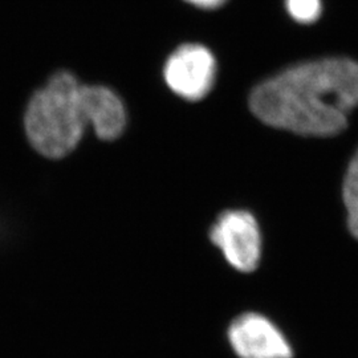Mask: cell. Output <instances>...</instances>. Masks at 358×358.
I'll return each mask as SVG.
<instances>
[{
	"label": "cell",
	"instance_id": "cell-1",
	"mask_svg": "<svg viewBox=\"0 0 358 358\" xmlns=\"http://www.w3.org/2000/svg\"><path fill=\"white\" fill-rule=\"evenodd\" d=\"M358 106V63L327 57L287 68L257 85L252 113L264 124L301 136L331 137Z\"/></svg>",
	"mask_w": 358,
	"mask_h": 358
},
{
	"label": "cell",
	"instance_id": "cell-2",
	"mask_svg": "<svg viewBox=\"0 0 358 358\" xmlns=\"http://www.w3.org/2000/svg\"><path fill=\"white\" fill-rule=\"evenodd\" d=\"M81 84L59 72L27 105L24 130L32 149L47 159H63L76 150L88 124L80 103Z\"/></svg>",
	"mask_w": 358,
	"mask_h": 358
},
{
	"label": "cell",
	"instance_id": "cell-3",
	"mask_svg": "<svg viewBox=\"0 0 358 358\" xmlns=\"http://www.w3.org/2000/svg\"><path fill=\"white\" fill-rule=\"evenodd\" d=\"M210 238L231 267L241 272H252L259 266L262 232L251 213L244 210L222 213L211 227Z\"/></svg>",
	"mask_w": 358,
	"mask_h": 358
},
{
	"label": "cell",
	"instance_id": "cell-4",
	"mask_svg": "<svg viewBox=\"0 0 358 358\" xmlns=\"http://www.w3.org/2000/svg\"><path fill=\"white\" fill-rule=\"evenodd\" d=\"M164 77L177 96L187 101H199L214 88L217 62L203 45L183 44L169 56Z\"/></svg>",
	"mask_w": 358,
	"mask_h": 358
},
{
	"label": "cell",
	"instance_id": "cell-5",
	"mask_svg": "<svg viewBox=\"0 0 358 358\" xmlns=\"http://www.w3.org/2000/svg\"><path fill=\"white\" fill-rule=\"evenodd\" d=\"M229 341L239 358L294 357V349L282 331L259 313H244L232 321Z\"/></svg>",
	"mask_w": 358,
	"mask_h": 358
},
{
	"label": "cell",
	"instance_id": "cell-6",
	"mask_svg": "<svg viewBox=\"0 0 358 358\" xmlns=\"http://www.w3.org/2000/svg\"><path fill=\"white\" fill-rule=\"evenodd\" d=\"M80 103L88 127L103 141H115L127 128L128 115L122 100L101 85H81Z\"/></svg>",
	"mask_w": 358,
	"mask_h": 358
},
{
	"label": "cell",
	"instance_id": "cell-7",
	"mask_svg": "<svg viewBox=\"0 0 358 358\" xmlns=\"http://www.w3.org/2000/svg\"><path fill=\"white\" fill-rule=\"evenodd\" d=\"M343 196L348 215V227L350 234L358 239V150L346 170Z\"/></svg>",
	"mask_w": 358,
	"mask_h": 358
},
{
	"label": "cell",
	"instance_id": "cell-8",
	"mask_svg": "<svg viewBox=\"0 0 358 358\" xmlns=\"http://www.w3.org/2000/svg\"><path fill=\"white\" fill-rule=\"evenodd\" d=\"M287 11L297 23L310 24L320 17L321 0H285Z\"/></svg>",
	"mask_w": 358,
	"mask_h": 358
},
{
	"label": "cell",
	"instance_id": "cell-9",
	"mask_svg": "<svg viewBox=\"0 0 358 358\" xmlns=\"http://www.w3.org/2000/svg\"><path fill=\"white\" fill-rule=\"evenodd\" d=\"M192 6L202 8V10H217L222 7L227 0H185Z\"/></svg>",
	"mask_w": 358,
	"mask_h": 358
}]
</instances>
